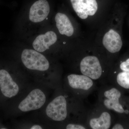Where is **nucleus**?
I'll return each instance as SVG.
<instances>
[{
  "mask_svg": "<svg viewBox=\"0 0 129 129\" xmlns=\"http://www.w3.org/2000/svg\"><path fill=\"white\" fill-rule=\"evenodd\" d=\"M21 60L25 68L31 71L44 73L50 68L46 58L35 50L24 49L21 54Z\"/></svg>",
  "mask_w": 129,
  "mask_h": 129,
  "instance_id": "1",
  "label": "nucleus"
},
{
  "mask_svg": "<svg viewBox=\"0 0 129 129\" xmlns=\"http://www.w3.org/2000/svg\"><path fill=\"white\" fill-rule=\"evenodd\" d=\"M46 97L40 89L36 88L31 91L18 106L19 111L24 112L37 110L41 108L46 102Z\"/></svg>",
  "mask_w": 129,
  "mask_h": 129,
  "instance_id": "2",
  "label": "nucleus"
},
{
  "mask_svg": "<svg viewBox=\"0 0 129 129\" xmlns=\"http://www.w3.org/2000/svg\"><path fill=\"white\" fill-rule=\"evenodd\" d=\"M45 112L47 117L53 121L65 120L68 114L66 98L63 95L56 97L47 106Z\"/></svg>",
  "mask_w": 129,
  "mask_h": 129,
  "instance_id": "3",
  "label": "nucleus"
},
{
  "mask_svg": "<svg viewBox=\"0 0 129 129\" xmlns=\"http://www.w3.org/2000/svg\"><path fill=\"white\" fill-rule=\"evenodd\" d=\"M81 73L93 80L99 79L102 73L101 66L98 58L95 56H87L81 61Z\"/></svg>",
  "mask_w": 129,
  "mask_h": 129,
  "instance_id": "4",
  "label": "nucleus"
},
{
  "mask_svg": "<svg viewBox=\"0 0 129 129\" xmlns=\"http://www.w3.org/2000/svg\"><path fill=\"white\" fill-rule=\"evenodd\" d=\"M70 1L76 14L82 19L94 15L98 9L96 0H70Z\"/></svg>",
  "mask_w": 129,
  "mask_h": 129,
  "instance_id": "5",
  "label": "nucleus"
},
{
  "mask_svg": "<svg viewBox=\"0 0 129 129\" xmlns=\"http://www.w3.org/2000/svg\"><path fill=\"white\" fill-rule=\"evenodd\" d=\"M0 88L5 96L11 98L16 96L19 91V87L11 76L5 70H0Z\"/></svg>",
  "mask_w": 129,
  "mask_h": 129,
  "instance_id": "6",
  "label": "nucleus"
},
{
  "mask_svg": "<svg viewBox=\"0 0 129 129\" xmlns=\"http://www.w3.org/2000/svg\"><path fill=\"white\" fill-rule=\"evenodd\" d=\"M50 11L49 3L46 0H39L30 7L29 19L31 22L38 23L44 21Z\"/></svg>",
  "mask_w": 129,
  "mask_h": 129,
  "instance_id": "7",
  "label": "nucleus"
},
{
  "mask_svg": "<svg viewBox=\"0 0 129 129\" xmlns=\"http://www.w3.org/2000/svg\"><path fill=\"white\" fill-rule=\"evenodd\" d=\"M103 44L106 49L112 53L120 51L123 45L120 35L112 29L104 35L103 39Z\"/></svg>",
  "mask_w": 129,
  "mask_h": 129,
  "instance_id": "8",
  "label": "nucleus"
},
{
  "mask_svg": "<svg viewBox=\"0 0 129 129\" xmlns=\"http://www.w3.org/2000/svg\"><path fill=\"white\" fill-rule=\"evenodd\" d=\"M57 36L52 31H48L45 34L40 35L33 43L34 49L40 52H43L49 49V47L56 43Z\"/></svg>",
  "mask_w": 129,
  "mask_h": 129,
  "instance_id": "9",
  "label": "nucleus"
},
{
  "mask_svg": "<svg viewBox=\"0 0 129 129\" xmlns=\"http://www.w3.org/2000/svg\"><path fill=\"white\" fill-rule=\"evenodd\" d=\"M104 95L107 99L104 100V104L107 108L120 113L124 112V109L119 102L121 94L118 90L115 88H112L105 91Z\"/></svg>",
  "mask_w": 129,
  "mask_h": 129,
  "instance_id": "10",
  "label": "nucleus"
},
{
  "mask_svg": "<svg viewBox=\"0 0 129 129\" xmlns=\"http://www.w3.org/2000/svg\"><path fill=\"white\" fill-rule=\"evenodd\" d=\"M69 85L74 89L87 90L93 85V82L90 78L84 75L72 74L67 77Z\"/></svg>",
  "mask_w": 129,
  "mask_h": 129,
  "instance_id": "11",
  "label": "nucleus"
},
{
  "mask_svg": "<svg viewBox=\"0 0 129 129\" xmlns=\"http://www.w3.org/2000/svg\"><path fill=\"white\" fill-rule=\"evenodd\" d=\"M56 25L61 34L70 37L73 34L74 29L71 21L66 14L58 13L55 17Z\"/></svg>",
  "mask_w": 129,
  "mask_h": 129,
  "instance_id": "12",
  "label": "nucleus"
},
{
  "mask_svg": "<svg viewBox=\"0 0 129 129\" xmlns=\"http://www.w3.org/2000/svg\"><path fill=\"white\" fill-rule=\"evenodd\" d=\"M111 121L110 114L104 112L99 117L91 119L90 121V125L93 129H108L111 126Z\"/></svg>",
  "mask_w": 129,
  "mask_h": 129,
  "instance_id": "13",
  "label": "nucleus"
},
{
  "mask_svg": "<svg viewBox=\"0 0 129 129\" xmlns=\"http://www.w3.org/2000/svg\"><path fill=\"white\" fill-rule=\"evenodd\" d=\"M117 82L119 85L125 89H129V72H123L118 74Z\"/></svg>",
  "mask_w": 129,
  "mask_h": 129,
  "instance_id": "14",
  "label": "nucleus"
},
{
  "mask_svg": "<svg viewBox=\"0 0 129 129\" xmlns=\"http://www.w3.org/2000/svg\"><path fill=\"white\" fill-rule=\"evenodd\" d=\"M120 69L123 72H129V58L120 64Z\"/></svg>",
  "mask_w": 129,
  "mask_h": 129,
  "instance_id": "15",
  "label": "nucleus"
},
{
  "mask_svg": "<svg viewBox=\"0 0 129 129\" xmlns=\"http://www.w3.org/2000/svg\"><path fill=\"white\" fill-rule=\"evenodd\" d=\"M67 129H85V128L80 125L69 124L66 127Z\"/></svg>",
  "mask_w": 129,
  "mask_h": 129,
  "instance_id": "16",
  "label": "nucleus"
},
{
  "mask_svg": "<svg viewBox=\"0 0 129 129\" xmlns=\"http://www.w3.org/2000/svg\"><path fill=\"white\" fill-rule=\"evenodd\" d=\"M124 128L122 125L119 124H115L113 127L112 129H123Z\"/></svg>",
  "mask_w": 129,
  "mask_h": 129,
  "instance_id": "17",
  "label": "nucleus"
},
{
  "mask_svg": "<svg viewBox=\"0 0 129 129\" xmlns=\"http://www.w3.org/2000/svg\"><path fill=\"white\" fill-rule=\"evenodd\" d=\"M30 128L31 129H42L43 128L40 125L35 124L32 125Z\"/></svg>",
  "mask_w": 129,
  "mask_h": 129,
  "instance_id": "18",
  "label": "nucleus"
}]
</instances>
